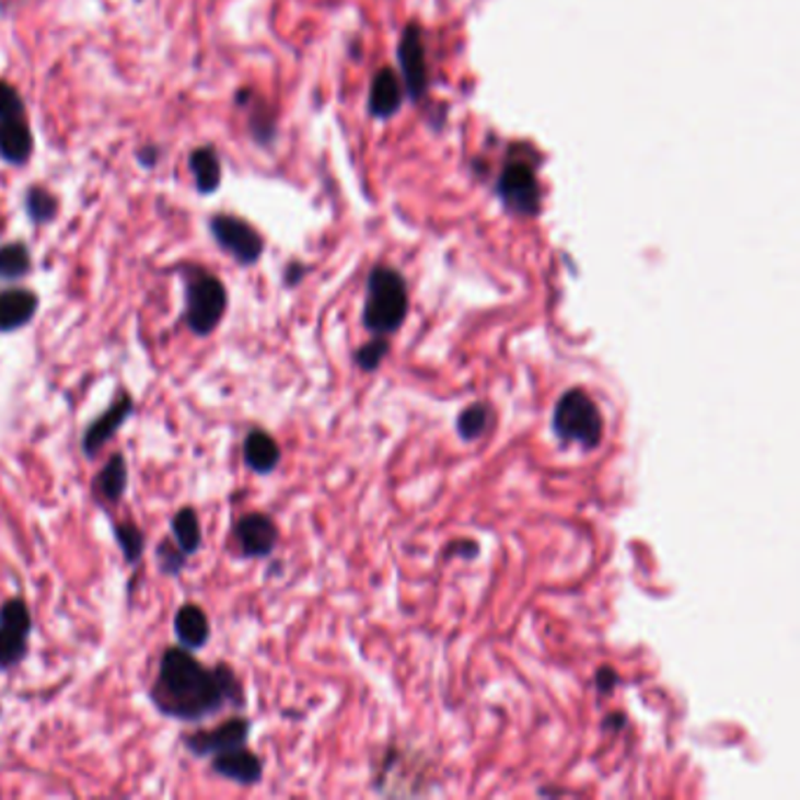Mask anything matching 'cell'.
Returning <instances> with one entry per match:
<instances>
[{
    "instance_id": "484cf974",
    "label": "cell",
    "mask_w": 800,
    "mask_h": 800,
    "mask_svg": "<svg viewBox=\"0 0 800 800\" xmlns=\"http://www.w3.org/2000/svg\"><path fill=\"white\" fill-rule=\"evenodd\" d=\"M10 118H24V102L18 90L0 80V120Z\"/></svg>"
},
{
    "instance_id": "52a82bcc",
    "label": "cell",
    "mask_w": 800,
    "mask_h": 800,
    "mask_svg": "<svg viewBox=\"0 0 800 800\" xmlns=\"http://www.w3.org/2000/svg\"><path fill=\"white\" fill-rule=\"evenodd\" d=\"M250 732H252L250 718L233 716V718H228V721L219 723L217 728H209V730L202 728L190 734H184L182 742L188 754H193L195 758H209V756L221 754V751H225V749L247 744Z\"/></svg>"
},
{
    "instance_id": "277c9868",
    "label": "cell",
    "mask_w": 800,
    "mask_h": 800,
    "mask_svg": "<svg viewBox=\"0 0 800 800\" xmlns=\"http://www.w3.org/2000/svg\"><path fill=\"white\" fill-rule=\"evenodd\" d=\"M554 432L564 442H576L584 449L599 447L603 437V418L594 399L582 390H570L554 409Z\"/></svg>"
},
{
    "instance_id": "7a4b0ae2",
    "label": "cell",
    "mask_w": 800,
    "mask_h": 800,
    "mask_svg": "<svg viewBox=\"0 0 800 800\" xmlns=\"http://www.w3.org/2000/svg\"><path fill=\"white\" fill-rule=\"evenodd\" d=\"M406 310H409V297H406L402 275L392 268H373L367 285V329L379 336L397 332L406 317Z\"/></svg>"
},
{
    "instance_id": "e0dca14e",
    "label": "cell",
    "mask_w": 800,
    "mask_h": 800,
    "mask_svg": "<svg viewBox=\"0 0 800 800\" xmlns=\"http://www.w3.org/2000/svg\"><path fill=\"white\" fill-rule=\"evenodd\" d=\"M34 151V137L24 118L0 120V158L10 165H24Z\"/></svg>"
},
{
    "instance_id": "5bb4252c",
    "label": "cell",
    "mask_w": 800,
    "mask_h": 800,
    "mask_svg": "<svg viewBox=\"0 0 800 800\" xmlns=\"http://www.w3.org/2000/svg\"><path fill=\"white\" fill-rule=\"evenodd\" d=\"M174 634L178 644L188 650H202L209 644L211 625L209 617L198 603H184L174 615Z\"/></svg>"
},
{
    "instance_id": "9c48e42d",
    "label": "cell",
    "mask_w": 800,
    "mask_h": 800,
    "mask_svg": "<svg viewBox=\"0 0 800 800\" xmlns=\"http://www.w3.org/2000/svg\"><path fill=\"white\" fill-rule=\"evenodd\" d=\"M500 198L512 211L519 215H533L541 207V193H537V178L526 162H512L500 176Z\"/></svg>"
},
{
    "instance_id": "7402d4cb",
    "label": "cell",
    "mask_w": 800,
    "mask_h": 800,
    "mask_svg": "<svg viewBox=\"0 0 800 800\" xmlns=\"http://www.w3.org/2000/svg\"><path fill=\"white\" fill-rule=\"evenodd\" d=\"M31 270V252L26 244L12 242L0 247V280H22Z\"/></svg>"
},
{
    "instance_id": "ba28073f",
    "label": "cell",
    "mask_w": 800,
    "mask_h": 800,
    "mask_svg": "<svg viewBox=\"0 0 800 800\" xmlns=\"http://www.w3.org/2000/svg\"><path fill=\"white\" fill-rule=\"evenodd\" d=\"M132 416H135V397L129 395L127 390H120L108 404V409L102 416H96L88 426V430L83 432L80 449H83L85 459L94 461L96 453H100L111 442V439L120 432V428Z\"/></svg>"
},
{
    "instance_id": "5b68a950",
    "label": "cell",
    "mask_w": 800,
    "mask_h": 800,
    "mask_svg": "<svg viewBox=\"0 0 800 800\" xmlns=\"http://www.w3.org/2000/svg\"><path fill=\"white\" fill-rule=\"evenodd\" d=\"M31 629H34V617L24 599L14 596L0 603V672H10L24 662Z\"/></svg>"
},
{
    "instance_id": "ac0fdd59",
    "label": "cell",
    "mask_w": 800,
    "mask_h": 800,
    "mask_svg": "<svg viewBox=\"0 0 800 800\" xmlns=\"http://www.w3.org/2000/svg\"><path fill=\"white\" fill-rule=\"evenodd\" d=\"M402 83L397 73L392 69H381L375 73L371 83V96H369V108L373 116L387 118L392 113H397L402 106Z\"/></svg>"
},
{
    "instance_id": "44dd1931",
    "label": "cell",
    "mask_w": 800,
    "mask_h": 800,
    "mask_svg": "<svg viewBox=\"0 0 800 800\" xmlns=\"http://www.w3.org/2000/svg\"><path fill=\"white\" fill-rule=\"evenodd\" d=\"M113 535H116V543L123 552V559L129 566H137L146 552V535L135 524V521H116L113 524Z\"/></svg>"
},
{
    "instance_id": "8fae6325",
    "label": "cell",
    "mask_w": 800,
    "mask_h": 800,
    "mask_svg": "<svg viewBox=\"0 0 800 800\" xmlns=\"http://www.w3.org/2000/svg\"><path fill=\"white\" fill-rule=\"evenodd\" d=\"M399 63L406 90H409L414 100H418L428 88V61H426V45H422L420 28L416 24L404 28L399 43Z\"/></svg>"
},
{
    "instance_id": "d4e9b609",
    "label": "cell",
    "mask_w": 800,
    "mask_h": 800,
    "mask_svg": "<svg viewBox=\"0 0 800 800\" xmlns=\"http://www.w3.org/2000/svg\"><path fill=\"white\" fill-rule=\"evenodd\" d=\"M57 198L45 188H31L26 193V215L31 217V221L36 223H47L57 217Z\"/></svg>"
},
{
    "instance_id": "4316f807",
    "label": "cell",
    "mask_w": 800,
    "mask_h": 800,
    "mask_svg": "<svg viewBox=\"0 0 800 800\" xmlns=\"http://www.w3.org/2000/svg\"><path fill=\"white\" fill-rule=\"evenodd\" d=\"M387 355V343L383 338L369 343V346H364L362 350L357 352V362L362 369L367 371H373L375 367H379L383 362V357Z\"/></svg>"
},
{
    "instance_id": "8992f818",
    "label": "cell",
    "mask_w": 800,
    "mask_h": 800,
    "mask_svg": "<svg viewBox=\"0 0 800 800\" xmlns=\"http://www.w3.org/2000/svg\"><path fill=\"white\" fill-rule=\"evenodd\" d=\"M209 228L219 247L231 254L240 266H254L264 254V237L247 221L219 215L209 221Z\"/></svg>"
},
{
    "instance_id": "6da1fadb",
    "label": "cell",
    "mask_w": 800,
    "mask_h": 800,
    "mask_svg": "<svg viewBox=\"0 0 800 800\" xmlns=\"http://www.w3.org/2000/svg\"><path fill=\"white\" fill-rule=\"evenodd\" d=\"M153 707L167 718L200 723L225 707L242 709L244 688L231 664L207 669L188 648H167L160 658L158 679L151 688Z\"/></svg>"
},
{
    "instance_id": "4fadbf2b",
    "label": "cell",
    "mask_w": 800,
    "mask_h": 800,
    "mask_svg": "<svg viewBox=\"0 0 800 800\" xmlns=\"http://www.w3.org/2000/svg\"><path fill=\"white\" fill-rule=\"evenodd\" d=\"M38 297L31 289H3L0 291V334H14L34 322L38 313Z\"/></svg>"
},
{
    "instance_id": "603a6c76",
    "label": "cell",
    "mask_w": 800,
    "mask_h": 800,
    "mask_svg": "<svg viewBox=\"0 0 800 800\" xmlns=\"http://www.w3.org/2000/svg\"><path fill=\"white\" fill-rule=\"evenodd\" d=\"M155 566L162 576L167 578H178L184 573V568L188 566V557L178 549V545L170 537H162V541L155 545Z\"/></svg>"
},
{
    "instance_id": "f1b7e54d",
    "label": "cell",
    "mask_w": 800,
    "mask_h": 800,
    "mask_svg": "<svg viewBox=\"0 0 800 800\" xmlns=\"http://www.w3.org/2000/svg\"><path fill=\"white\" fill-rule=\"evenodd\" d=\"M0 716H3V709H0Z\"/></svg>"
},
{
    "instance_id": "9a60e30c",
    "label": "cell",
    "mask_w": 800,
    "mask_h": 800,
    "mask_svg": "<svg viewBox=\"0 0 800 800\" xmlns=\"http://www.w3.org/2000/svg\"><path fill=\"white\" fill-rule=\"evenodd\" d=\"M244 465H247L256 475H270L282 461L280 444L266 430H252L244 437Z\"/></svg>"
},
{
    "instance_id": "7c38bea8",
    "label": "cell",
    "mask_w": 800,
    "mask_h": 800,
    "mask_svg": "<svg viewBox=\"0 0 800 800\" xmlns=\"http://www.w3.org/2000/svg\"><path fill=\"white\" fill-rule=\"evenodd\" d=\"M211 773L228 781L242 784V787H254L264 777V763L252 749H247V744H242L211 756Z\"/></svg>"
},
{
    "instance_id": "2e32d148",
    "label": "cell",
    "mask_w": 800,
    "mask_h": 800,
    "mask_svg": "<svg viewBox=\"0 0 800 800\" xmlns=\"http://www.w3.org/2000/svg\"><path fill=\"white\" fill-rule=\"evenodd\" d=\"M129 486V467L123 453H113L108 463L100 469V475L94 477V496L100 498V502H108V505H118Z\"/></svg>"
},
{
    "instance_id": "3957f363",
    "label": "cell",
    "mask_w": 800,
    "mask_h": 800,
    "mask_svg": "<svg viewBox=\"0 0 800 800\" xmlns=\"http://www.w3.org/2000/svg\"><path fill=\"white\" fill-rule=\"evenodd\" d=\"M228 310V291L217 275L193 268L186 275V324L190 334L205 338L217 332Z\"/></svg>"
},
{
    "instance_id": "30bf717a",
    "label": "cell",
    "mask_w": 800,
    "mask_h": 800,
    "mask_svg": "<svg viewBox=\"0 0 800 800\" xmlns=\"http://www.w3.org/2000/svg\"><path fill=\"white\" fill-rule=\"evenodd\" d=\"M235 541L247 559H266L275 552L280 531H277L275 521L268 514L252 512L237 521Z\"/></svg>"
},
{
    "instance_id": "ffe728a7",
    "label": "cell",
    "mask_w": 800,
    "mask_h": 800,
    "mask_svg": "<svg viewBox=\"0 0 800 800\" xmlns=\"http://www.w3.org/2000/svg\"><path fill=\"white\" fill-rule=\"evenodd\" d=\"M190 172L195 176V188L202 195L215 193L221 184V162L215 149H198L190 153Z\"/></svg>"
},
{
    "instance_id": "83f0119b",
    "label": "cell",
    "mask_w": 800,
    "mask_h": 800,
    "mask_svg": "<svg viewBox=\"0 0 800 800\" xmlns=\"http://www.w3.org/2000/svg\"><path fill=\"white\" fill-rule=\"evenodd\" d=\"M611 679H615V676L608 672V669H603V672L599 674V688H601V691H611V688H608V685H611Z\"/></svg>"
},
{
    "instance_id": "cb8c5ba5",
    "label": "cell",
    "mask_w": 800,
    "mask_h": 800,
    "mask_svg": "<svg viewBox=\"0 0 800 800\" xmlns=\"http://www.w3.org/2000/svg\"><path fill=\"white\" fill-rule=\"evenodd\" d=\"M488 422H491V411H488L486 404H472L469 409H465L461 416H459V434L463 439H467V442H475V439H479Z\"/></svg>"
},
{
    "instance_id": "d6986e66",
    "label": "cell",
    "mask_w": 800,
    "mask_h": 800,
    "mask_svg": "<svg viewBox=\"0 0 800 800\" xmlns=\"http://www.w3.org/2000/svg\"><path fill=\"white\" fill-rule=\"evenodd\" d=\"M172 535L174 543L178 545L186 557L190 559L193 554H198L202 547V526H200V517L195 512V508H182L178 510L172 521Z\"/></svg>"
}]
</instances>
